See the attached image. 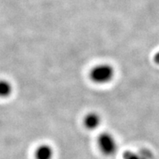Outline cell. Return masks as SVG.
Segmentation results:
<instances>
[{
    "label": "cell",
    "mask_w": 159,
    "mask_h": 159,
    "mask_svg": "<svg viewBox=\"0 0 159 159\" xmlns=\"http://www.w3.org/2000/svg\"><path fill=\"white\" fill-rule=\"evenodd\" d=\"M53 151L51 146L48 145H41L36 148L35 151L36 159H52Z\"/></svg>",
    "instance_id": "277c9868"
},
{
    "label": "cell",
    "mask_w": 159,
    "mask_h": 159,
    "mask_svg": "<svg viewBox=\"0 0 159 159\" xmlns=\"http://www.w3.org/2000/svg\"><path fill=\"white\" fill-rule=\"evenodd\" d=\"M114 76V68L106 63L95 66L90 71V79L96 84H107L112 80Z\"/></svg>",
    "instance_id": "6da1fadb"
},
{
    "label": "cell",
    "mask_w": 159,
    "mask_h": 159,
    "mask_svg": "<svg viewBox=\"0 0 159 159\" xmlns=\"http://www.w3.org/2000/svg\"><path fill=\"white\" fill-rule=\"evenodd\" d=\"M83 121H84V125L87 129L93 130V129H97L100 125L101 117L97 113L90 112L84 117Z\"/></svg>",
    "instance_id": "3957f363"
},
{
    "label": "cell",
    "mask_w": 159,
    "mask_h": 159,
    "mask_svg": "<svg viewBox=\"0 0 159 159\" xmlns=\"http://www.w3.org/2000/svg\"><path fill=\"white\" fill-rule=\"evenodd\" d=\"M98 145L100 150L106 155H111L116 151L117 142L111 134L103 133L98 139Z\"/></svg>",
    "instance_id": "7a4b0ae2"
},
{
    "label": "cell",
    "mask_w": 159,
    "mask_h": 159,
    "mask_svg": "<svg viewBox=\"0 0 159 159\" xmlns=\"http://www.w3.org/2000/svg\"><path fill=\"white\" fill-rule=\"evenodd\" d=\"M153 60H154V62L156 64L159 65V52H157L155 55H154V57H153Z\"/></svg>",
    "instance_id": "8992f818"
},
{
    "label": "cell",
    "mask_w": 159,
    "mask_h": 159,
    "mask_svg": "<svg viewBox=\"0 0 159 159\" xmlns=\"http://www.w3.org/2000/svg\"><path fill=\"white\" fill-rule=\"evenodd\" d=\"M12 93V86L8 81L0 80V97L7 98Z\"/></svg>",
    "instance_id": "5b68a950"
}]
</instances>
